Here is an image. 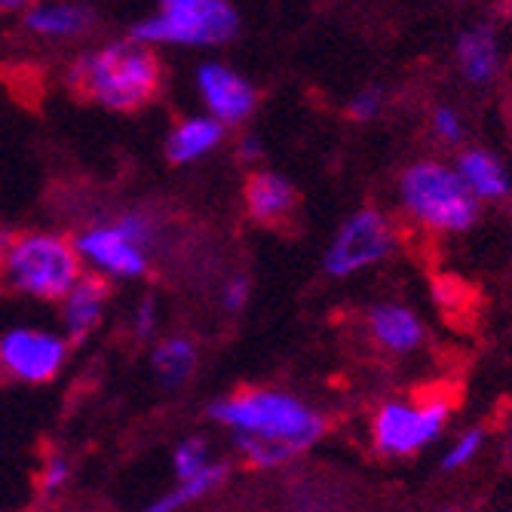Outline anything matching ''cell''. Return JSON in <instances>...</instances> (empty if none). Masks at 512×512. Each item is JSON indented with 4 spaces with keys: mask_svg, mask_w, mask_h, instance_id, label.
<instances>
[{
    "mask_svg": "<svg viewBox=\"0 0 512 512\" xmlns=\"http://www.w3.org/2000/svg\"><path fill=\"white\" fill-rule=\"evenodd\" d=\"M71 86L102 108L135 111L157 96L160 62L148 46H142V40L111 43L71 68Z\"/></svg>",
    "mask_w": 512,
    "mask_h": 512,
    "instance_id": "1",
    "label": "cell"
},
{
    "mask_svg": "<svg viewBox=\"0 0 512 512\" xmlns=\"http://www.w3.org/2000/svg\"><path fill=\"white\" fill-rule=\"evenodd\" d=\"M209 414L230 433L276 442L295 457L316 445L325 433V421L313 408L279 390H240L215 402Z\"/></svg>",
    "mask_w": 512,
    "mask_h": 512,
    "instance_id": "2",
    "label": "cell"
},
{
    "mask_svg": "<svg viewBox=\"0 0 512 512\" xmlns=\"http://www.w3.org/2000/svg\"><path fill=\"white\" fill-rule=\"evenodd\" d=\"M402 203L414 221L442 234L470 230L479 215V197L467 188L460 172L442 163H414L402 175Z\"/></svg>",
    "mask_w": 512,
    "mask_h": 512,
    "instance_id": "3",
    "label": "cell"
},
{
    "mask_svg": "<svg viewBox=\"0 0 512 512\" xmlns=\"http://www.w3.org/2000/svg\"><path fill=\"white\" fill-rule=\"evenodd\" d=\"M4 255L10 283L43 301H62L83 273L77 246L56 234H25L13 240Z\"/></svg>",
    "mask_w": 512,
    "mask_h": 512,
    "instance_id": "4",
    "label": "cell"
},
{
    "mask_svg": "<svg viewBox=\"0 0 512 512\" xmlns=\"http://www.w3.org/2000/svg\"><path fill=\"white\" fill-rule=\"evenodd\" d=\"M237 13L227 0H160V13L135 25L132 37L142 43L212 46L237 34Z\"/></svg>",
    "mask_w": 512,
    "mask_h": 512,
    "instance_id": "5",
    "label": "cell"
},
{
    "mask_svg": "<svg viewBox=\"0 0 512 512\" xmlns=\"http://www.w3.org/2000/svg\"><path fill=\"white\" fill-rule=\"evenodd\" d=\"M451 414L445 396H421L417 402H387L371 424L375 448L387 457H408L439 439Z\"/></svg>",
    "mask_w": 512,
    "mask_h": 512,
    "instance_id": "6",
    "label": "cell"
},
{
    "mask_svg": "<svg viewBox=\"0 0 512 512\" xmlns=\"http://www.w3.org/2000/svg\"><path fill=\"white\" fill-rule=\"evenodd\" d=\"M68 359V341L37 329H13L0 338V375L22 384L53 381Z\"/></svg>",
    "mask_w": 512,
    "mask_h": 512,
    "instance_id": "7",
    "label": "cell"
},
{
    "mask_svg": "<svg viewBox=\"0 0 512 512\" xmlns=\"http://www.w3.org/2000/svg\"><path fill=\"white\" fill-rule=\"evenodd\" d=\"M393 249V227L378 209H362L347 218L325 255V270L332 276H350L368 264H378Z\"/></svg>",
    "mask_w": 512,
    "mask_h": 512,
    "instance_id": "8",
    "label": "cell"
},
{
    "mask_svg": "<svg viewBox=\"0 0 512 512\" xmlns=\"http://www.w3.org/2000/svg\"><path fill=\"white\" fill-rule=\"evenodd\" d=\"M77 252L83 261H89L96 270L111 273V276L135 279V276L148 273L145 246H138L117 221L89 227L86 234H80V240H77Z\"/></svg>",
    "mask_w": 512,
    "mask_h": 512,
    "instance_id": "9",
    "label": "cell"
},
{
    "mask_svg": "<svg viewBox=\"0 0 512 512\" xmlns=\"http://www.w3.org/2000/svg\"><path fill=\"white\" fill-rule=\"evenodd\" d=\"M197 86L209 114L224 126L243 123L255 111V89L249 86V80L224 65H203L197 71Z\"/></svg>",
    "mask_w": 512,
    "mask_h": 512,
    "instance_id": "10",
    "label": "cell"
},
{
    "mask_svg": "<svg viewBox=\"0 0 512 512\" xmlns=\"http://www.w3.org/2000/svg\"><path fill=\"white\" fill-rule=\"evenodd\" d=\"M62 301H65L62 316H65V329L71 341H83L102 319V310L108 301V283L102 276L80 273V279L62 295Z\"/></svg>",
    "mask_w": 512,
    "mask_h": 512,
    "instance_id": "11",
    "label": "cell"
},
{
    "mask_svg": "<svg viewBox=\"0 0 512 512\" xmlns=\"http://www.w3.org/2000/svg\"><path fill=\"white\" fill-rule=\"evenodd\" d=\"M368 332L390 353H411L424 341V325L408 307L381 304L368 313Z\"/></svg>",
    "mask_w": 512,
    "mask_h": 512,
    "instance_id": "12",
    "label": "cell"
},
{
    "mask_svg": "<svg viewBox=\"0 0 512 512\" xmlns=\"http://www.w3.org/2000/svg\"><path fill=\"white\" fill-rule=\"evenodd\" d=\"M298 197L295 188L283 178V175H273V172H255L246 181V209L255 221L261 224H279L286 221L295 209Z\"/></svg>",
    "mask_w": 512,
    "mask_h": 512,
    "instance_id": "13",
    "label": "cell"
},
{
    "mask_svg": "<svg viewBox=\"0 0 512 512\" xmlns=\"http://www.w3.org/2000/svg\"><path fill=\"white\" fill-rule=\"evenodd\" d=\"M224 135V123L215 117H191L172 129L169 142H166V154L172 163H194L200 157H206Z\"/></svg>",
    "mask_w": 512,
    "mask_h": 512,
    "instance_id": "14",
    "label": "cell"
},
{
    "mask_svg": "<svg viewBox=\"0 0 512 512\" xmlns=\"http://www.w3.org/2000/svg\"><path fill=\"white\" fill-rule=\"evenodd\" d=\"M457 172L460 178L467 181V188L476 194V197H485V200H500L509 194V175L506 169L485 151H467L457 163Z\"/></svg>",
    "mask_w": 512,
    "mask_h": 512,
    "instance_id": "15",
    "label": "cell"
},
{
    "mask_svg": "<svg viewBox=\"0 0 512 512\" xmlns=\"http://www.w3.org/2000/svg\"><path fill=\"white\" fill-rule=\"evenodd\" d=\"M457 62L460 71L473 83H488L497 74V43L488 28L467 31L457 40Z\"/></svg>",
    "mask_w": 512,
    "mask_h": 512,
    "instance_id": "16",
    "label": "cell"
},
{
    "mask_svg": "<svg viewBox=\"0 0 512 512\" xmlns=\"http://www.w3.org/2000/svg\"><path fill=\"white\" fill-rule=\"evenodd\" d=\"M224 479H227V467H224V463H212L209 460L206 467H200L197 473L178 479L181 485L172 494H166L163 500H157L154 509L157 512H169V509H181V506H188V503H197V500L209 497L212 491H218Z\"/></svg>",
    "mask_w": 512,
    "mask_h": 512,
    "instance_id": "17",
    "label": "cell"
},
{
    "mask_svg": "<svg viewBox=\"0 0 512 512\" xmlns=\"http://www.w3.org/2000/svg\"><path fill=\"white\" fill-rule=\"evenodd\" d=\"M197 368V347L188 338H169L154 350V371L166 387H181Z\"/></svg>",
    "mask_w": 512,
    "mask_h": 512,
    "instance_id": "18",
    "label": "cell"
},
{
    "mask_svg": "<svg viewBox=\"0 0 512 512\" xmlns=\"http://www.w3.org/2000/svg\"><path fill=\"white\" fill-rule=\"evenodd\" d=\"M89 22H92V16L83 7H71V4L37 7L25 16V25L34 34H46V37H74V34L86 31Z\"/></svg>",
    "mask_w": 512,
    "mask_h": 512,
    "instance_id": "19",
    "label": "cell"
},
{
    "mask_svg": "<svg viewBox=\"0 0 512 512\" xmlns=\"http://www.w3.org/2000/svg\"><path fill=\"white\" fill-rule=\"evenodd\" d=\"M206 463H209V448H206L203 439H184L175 448V457H172V467H175L178 479L197 473L200 467H206Z\"/></svg>",
    "mask_w": 512,
    "mask_h": 512,
    "instance_id": "20",
    "label": "cell"
},
{
    "mask_svg": "<svg viewBox=\"0 0 512 512\" xmlns=\"http://www.w3.org/2000/svg\"><path fill=\"white\" fill-rule=\"evenodd\" d=\"M479 448H482V430H470L467 436H460L457 442H454V448L445 454V460H442V467L445 470H460V467H467V463L479 454Z\"/></svg>",
    "mask_w": 512,
    "mask_h": 512,
    "instance_id": "21",
    "label": "cell"
},
{
    "mask_svg": "<svg viewBox=\"0 0 512 512\" xmlns=\"http://www.w3.org/2000/svg\"><path fill=\"white\" fill-rule=\"evenodd\" d=\"M71 476V467H68V460L62 454H50L43 460V467H40V488L43 494H56Z\"/></svg>",
    "mask_w": 512,
    "mask_h": 512,
    "instance_id": "22",
    "label": "cell"
},
{
    "mask_svg": "<svg viewBox=\"0 0 512 512\" xmlns=\"http://www.w3.org/2000/svg\"><path fill=\"white\" fill-rule=\"evenodd\" d=\"M433 129L439 138H445V142H460V135H463V123H460L457 111H451V108H436Z\"/></svg>",
    "mask_w": 512,
    "mask_h": 512,
    "instance_id": "23",
    "label": "cell"
},
{
    "mask_svg": "<svg viewBox=\"0 0 512 512\" xmlns=\"http://www.w3.org/2000/svg\"><path fill=\"white\" fill-rule=\"evenodd\" d=\"M378 111H381V92L378 89H365V92H359V96L350 102V114L356 120H371Z\"/></svg>",
    "mask_w": 512,
    "mask_h": 512,
    "instance_id": "24",
    "label": "cell"
},
{
    "mask_svg": "<svg viewBox=\"0 0 512 512\" xmlns=\"http://www.w3.org/2000/svg\"><path fill=\"white\" fill-rule=\"evenodd\" d=\"M249 301V279L246 276H234L230 283L224 286V307L230 313H237L243 304Z\"/></svg>",
    "mask_w": 512,
    "mask_h": 512,
    "instance_id": "25",
    "label": "cell"
},
{
    "mask_svg": "<svg viewBox=\"0 0 512 512\" xmlns=\"http://www.w3.org/2000/svg\"><path fill=\"white\" fill-rule=\"evenodd\" d=\"M154 325H157V301L145 298L142 304H138V310H135V335L138 338H151Z\"/></svg>",
    "mask_w": 512,
    "mask_h": 512,
    "instance_id": "26",
    "label": "cell"
},
{
    "mask_svg": "<svg viewBox=\"0 0 512 512\" xmlns=\"http://www.w3.org/2000/svg\"><path fill=\"white\" fill-rule=\"evenodd\" d=\"M240 157L243 160H255V157H261V142H258V138H243V142H240Z\"/></svg>",
    "mask_w": 512,
    "mask_h": 512,
    "instance_id": "27",
    "label": "cell"
},
{
    "mask_svg": "<svg viewBox=\"0 0 512 512\" xmlns=\"http://www.w3.org/2000/svg\"><path fill=\"white\" fill-rule=\"evenodd\" d=\"M28 4H31V0H0V10H22Z\"/></svg>",
    "mask_w": 512,
    "mask_h": 512,
    "instance_id": "28",
    "label": "cell"
},
{
    "mask_svg": "<svg viewBox=\"0 0 512 512\" xmlns=\"http://www.w3.org/2000/svg\"><path fill=\"white\" fill-rule=\"evenodd\" d=\"M10 243H13V237L7 234V230H4V227H0V255H4V252L10 249Z\"/></svg>",
    "mask_w": 512,
    "mask_h": 512,
    "instance_id": "29",
    "label": "cell"
}]
</instances>
